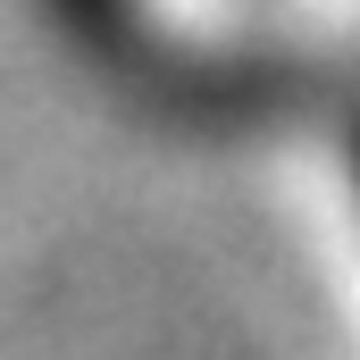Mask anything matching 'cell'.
I'll use <instances>...</instances> for the list:
<instances>
[{"mask_svg":"<svg viewBox=\"0 0 360 360\" xmlns=\"http://www.w3.org/2000/svg\"><path fill=\"white\" fill-rule=\"evenodd\" d=\"M352 176H360V143H352Z\"/></svg>","mask_w":360,"mask_h":360,"instance_id":"cell-1","label":"cell"}]
</instances>
